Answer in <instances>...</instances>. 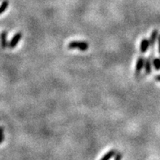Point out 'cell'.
Here are the masks:
<instances>
[{"mask_svg":"<svg viewBox=\"0 0 160 160\" xmlns=\"http://www.w3.org/2000/svg\"><path fill=\"white\" fill-rule=\"evenodd\" d=\"M116 154V151L114 150V149H112V150H110L109 152H107L106 154H105L104 156H103L102 158H101V160H110V158H112Z\"/></svg>","mask_w":160,"mask_h":160,"instance_id":"8","label":"cell"},{"mask_svg":"<svg viewBox=\"0 0 160 160\" xmlns=\"http://www.w3.org/2000/svg\"><path fill=\"white\" fill-rule=\"evenodd\" d=\"M114 160H122V154L121 153H118L114 155Z\"/></svg>","mask_w":160,"mask_h":160,"instance_id":"12","label":"cell"},{"mask_svg":"<svg viewBox=\"0 0 160 160\" xmlns=\"http://www.w3.org/2000/svg\"><path fill=\"white\" fill-rule=\"evenodd\" d=\"M158 37V30H155L150 34V39H149V46L151 47V51H155V45L157 41Z\"/></svg>","mask_w":160,"mask_h":160,"instance_id":"4","label":"cell"},{"mask_svg":"<svg viewBox=\"0 0 160 160\" xmlns=\"http://www.w3.org/2000/svg\"><path fill=\"white\" fill-rule=\"evenodd\" d=\"M155 80H157V81H159V82H160V75H157V76L155 77Z\"/></svg>","mask_w":160,"mask_h":160,"instance_id":"14","label":"cell"},{"mask_svg":"<svg viewBox=\"0 0 160 160\" xmlns=\"http://www.w3.org/2000/svg\"><path fill=\"white\" fill-rule=\"evenodd\" d=\"M8 4H9L8 1H7V0L3 1V3H2V4H1V6H0V14L3 13V12L5 11L6 9L8 8Z\"/></svg>","mask_w":160,"mask_h":160,"instance_id":"10","label":"cell"},{"mask_svg":"<svg viewBox=\"0 0 160 160\" xmlns=\"http://www.w3.org/2000/svg\"><path fill=\"white\" fill-rule=\"evenodd\" d=\"M152 63L154 65V67H155V70H160V58L155 57L154 58V60L152 61Z\"/></svg>","mask_w":160,"mask_h":160,"instance_id":"9","label":"cell"},{"mask_svg":"<svg viewBox=\"0 0 160 160\" xmlns=\"http://www.w3.org/2000/svg\"><path fill=\"white\" fill-rule=\"evenodd\" d=\"M158 51H159L160 54V35H158Z\"/></svg>","mask_w":160,"mask_h":160,"instance_id":"13","label":"cell"},{"mask_svg":"<svg viewBox=\"0 0 160 160\" xmlns=\"http://www.w3.org/2000/svg\"><path fill=\"white\" fill-rule=\"evenodd\" d=\"M144 63H145V58L141 56L140 57H138L137 61H136V71L135 75L136 76H138L141 74V70L144 68Z\"/></svg>","mask_w":160,"mask_h":160,"instance_id":"2","label":"cell"},{"mask_svg":"<svg viewBox=\"0 0 160 160\" xmlns=\"http://www.w3.org/2000/svg\"><path fill=\"white\" fill-rule=\"evenodd\" d=\"M149 47V41L147 39H143L141 43V53H146Z\"/></svg>","mask_w":160,"mask_h":160,"instance_id":"7","label":"cell"},{"mask_svg":"<svg viewBox=\"0 0 160 160\" xmlns=\"http://www.w3.org/2000/svg\"><path fill=\"white\" fill-rule=\"evenodd\" d=\"M88 47V43L83 41H72L68 44L69 49H78L80 51H86Z\"/></svg>","mask_w":160,"mask_h":160,"instance_id":"1","label":"cell"},{"mask_svg":"<svg viewBox=\"0 0 160 160\" xmlns=\"http://www.w3.org/2000/svg\"><path fill=\"white\" fill-rule=\"evenodd\" d=\"M21 37H22V34L21 33V32H18V33L16 34L12 37L11 41H10L8 47H10V48H14V47H17V45L18 44L19 41L21 39Z\"/></svg>","mask_w":160,"mask_h":160,"instance_id":"3","label":"cell"},{"mask_svg":"<svg viewBox=\"0 0 160 160\" xmlns=\"http://www.w3.org/2000/svg\"><path fill=\"white\" fill-rule=\"evenodd\" d=\"M4 139V134H3V127H0V143H2Z\"/></svg>","mask_w":160,"mask_h":160,"instance_id":"11","label":"cell"},{"mask_svg":"<svg viewBox=\"0 0 160 160\" xmlns=\"http://www.w3.org/2000/svg\"><path fill=\"white\" fill-rule=\"evenodd\" d=\"M152 58L149 56L146 59H145V63H144V67H145V73L146 75H149L152 72Z\"/></svg>","mask_w":160,"mask_h":160,"instance_id":"5","label":"cell"},{"mask_svg":"<svg viewBox=\"0 0 160 160\" xmlns=\"http://www.w3.org/2000/svg\"><path fill=\"white\" fill-rule=\"evenodd\" d=\"M7 31H3L0 34V43H1V46L3 48H6L8 47V41H7Z\"/></svg>","mask_w":160,"mask_h":160,"instance_id":"6","label":"cell"}]
</instances>
